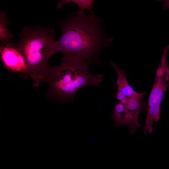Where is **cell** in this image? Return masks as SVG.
Masks as SVG:
<instances>
[{
  "label": "cell",
  "instance_id": "1",
  "mask_svg": "<svg viewBox=\"0 0 169 169\" xmlns=\"http://www.w3.org/2000/svg\"><path fill=\"white\" fill-rule=\"evenodd\" d=\"M61 34L56 41L57 53L81 59L89 64L99 62L103 49L112 44V38L105 36L101 20L79 10L69 14L60 24Z\"/></svg>",
  "mask_w": 169,
  "mask_h": 169
},
{
  "label": "cell",
  "instance_id": "2",
  "mask_svg": "<svg viewBox=\"0 0 169 169\" xmlns=\"http://www.w3.org/2000/svg\"><path fill=\"white\" fill-rule=\"evenodd\" d=\"M59 65L49 67L44 81L48 83L45 95L51 102L62 104L72 102L81 88L87 85L97 86L103 81V74H91L89 64L78 58L64 55Z\"/></svg>",
  "mask_w": 169,
  "mask_h": 169
},
{
  "label": "cell",
  "instance_id": "3",
  "mask_svg": "<svg viewBox=\"0 0 169 169\" xmlns=\"http://www.w3.org/2000/svg\"><path fill=\"white\" fill-rule=\"evenodd\" d=\"M19 37L16 46L25 60L27 76L32 79L33 87L37 88L50 67L49 59L57 53L54 29L41 26H24Z\"/></svg>",
  "mask_w": 169,
  "mask_h": 169
},
{
  "label": "cell",
  "instance_id": "4",
  "mask_svg": "<svg viewBox=\"0 0 169 169\" xmlns=\"http://www.w3.org/2000/svg\"><path fill=\"white\" fill-rule=\"evenodd\" d=\"M169 50V44L165 48L156 70L154 84L150 94L147 112L143 127V132L151 133L154 121H158L160 116V106L163 95L169 84V68L166 59Z\"/></svg>",
  "mask_w": 169,
  "mask_h": 169
},
{
  "label": "cell",
  "instance_id": "5",
  "mask_svg": "<svg viewBox=\"0 0 169 169\" xmlns=\"http://www.w3.org/2000/svg\"><path fill=\"white\" fill-rule=\"evenodd\" d=\"M1 59L8 70L22 72L27 76L28 70L24 58L17 47L15 43H9L6 46L0 45Z\"/></svg>",
  "mask_w": 169,
  "mask_h": 169
},
{
  "label": "cell",
  "instance_id": "6",
  "mask_svg": "<svg viewBox=\"0 0 169 169\" xmlns=\"http://www.w3.org/2000/svg\"><path fill=\"white\" fill-rule=\"evenodd\" d=\"M146 92L138 93L130 97L125 105L129 120L130 131L131 133L136 132L141 125L138 122V118L140 113L146 109V103L143 102L142 98Z\"/></svg>",
  "mask_w": 169,
  "mask_h": 169
},
{
  "label": "cell",
  "instance_id": "7",
  "mask_svg": "<svg viewBox=\"0 0 169 169\" xmlns=\"http://www.w3.org/2000/svg\"><path fill=\"white\" fill-rule=\"evenodd\" d=\"M110 63L115 69L117 74L116 84L117 86V90L129 98L138 94V93L135 91L128 83L125 76V70L118 68L112 61H110Z\"/></svg>",
  "mask_w": 169,
  "mask_h": 169
},
{
  "label": "cell",
  "instance_id": "8",
  "mask_svg": "<svg viewBox=\"0 0 169 169\" xmlns=\"http://www.w3.org/2000/svg\"><path fill=\"white\" fill-rule=\"evenodd\" d=\"M112 118L117 128L122 125H128L129 121L125 105L117 102L115 106Z\"/></svg>",
  "mask_w": 169,
  "mask_h": 169
},
{
  "label": "cell",
  "instance_id": "9",
  "mask_svg": "<svg viewBox=\"0 0 169 169\" xmlns=\"http://www.w3.org/2000/svg\"><path fill=\"white\" fill-rule=\"evenodd\" d=\"M8 20L4 12L0 13V40L4 44H7L8 42L13 38V35L8 28Z\"/></svg>",
  "mask_w": 169,
  "mask_h": 169
},
{
  "label": "cell",
  "instance_id": "10",
  "mask_svg": "<svg viewBox=\"0 0 169 169\" xmlns=\"http://www.w3.org/2000/svg\"><path fill=\"white\" fill-rule=\"evenodd\" d=\"M93 0H65L59 2L57 4L58 8H61L64 5L67 3L71 2L75 4L78 6L80 10L84 11L88 10L91 13L92 12V7Z\"/></svg>",
  "mask_w": 169,
  "mask_h": 169
},
{
  "label": "cell",
  "instance_id": "11",
  "mask_svg": "<svg viewBox=\"0 0 169 169\" xmlns=\"http://www.w3.org/2000/svg\"><path fill=\"white\" fill-rule=\"evenodd\" d=\"M130 98L125 95L119 90H117L116 98L117 102L126 105L128 102Z\"/></svg>",
  "mask_w": 169,
  "mask_h": 169
},
{
  "label": "cell",
  "instance_id": "12",
  "mask_svg": "<svg viewBox=\"0 0 169 169\" xmlns=\"http://www.w3.org/2000/svg\"><path fill=\"white\" fill-rule=\"evenodd\" d=\"M163 3V9L166 10L169 8V0H159Z\"/></svg>",
  "mask_w": 169,
  "mask_h": 169
}]
</instances>
